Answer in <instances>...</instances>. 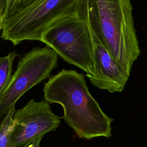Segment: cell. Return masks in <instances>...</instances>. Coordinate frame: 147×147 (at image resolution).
Returning a JSON list of instances; mask_svg holds the SVG:
<instances>
[{
	"instance_id": "cell-7",
	"label": "cell",
	"mask_w": 147,
	"mask_h": 147,
	"mask_svg": "<svg viewBox=\"0 0 147 147\" xmlns=\"http://www.w3.org/2000/svg\"><path fill=\"white\" fill-rule=\"evenodd\" d=\"M88 28L92 42L94 71V74L88 78L99 89L107 90L111 93L122 92L130 75L121 68L92 30Z\"/></svg>"
},
{
	"instance_id": "cell-11",
	"label": "cell",
	"mask_w": 147,
	"mask_h": 147,
	"mask_svg": "<svg viewBox=\"0 0 147 147\" xmlns=\"http://www.w3.org/2000/svg\"><path fill=\"white\" fill-rule=\"evenodd\" d=\"M42 137H38L29 142H28L19 147H40V141Z\"/></svg>"
},
{
	"instance_id": "cell-10",
	"label": "cell",
	"mask_w": 147,
	"mask_h": 147,
	"mask_svg": "<svg viewBox=\"0 0 147 147\" xmlns=\"http://www.w3.org/2000/svg\"><path fill=\"white\" fill-rule=\"evenodd\" d=\"M36 0H7L3 20L8 18L22 10Z\"/></svg>"
},
{
	"instance_id": "cell-4",
	"label": "cell",
	"mask_w": 147,
	"mask_h": 147,
	"mask_svg": "<svg viewBox=\"0 0 147 147\" xmlns=\"http://www.w3.org/2000/svg\"><path fill=\"white\" fill-rule=\"evenodd\" d=\"M40 41L64 61L85 71L87 78L94 74L89 28L76 15L65 17L53 23L42 33Z\"/></svg>"
},
{
	"instance_id": "cell-12",
	"label": "cell",
	"mask_w": 147,
	"mask_h": 147,
	"mask_svg": "<svg viewBox=\"0 0 147 147\" xmlns=\"http://www.w3.org/2000/svg\"><path fill=\"white\" fill-rule=\"evenodd\" d=\"M7 0H0V14H3L6 7Z\"/></svg>"
},
{
	"instance_id": "cell-6",
	"label": "cell",
	"mask_w": 147,
	"mask_h": 147,
	"mask_svg": "<svg viewBox=\"0 0 147 147\" xmlns=\"http://www.w3.org/2000/svg\"><path fill=\"white\" fill-rule=\"evenodd\" d=\"M60 118L52 112L46 100L30 99L24 107L15 110L13 114L12 146L19 147L55 130L60 124Z\"/></svg>"
},
{
	"instance_id": "cell-2",
	"label": "cell",
	"mask_w": 147,
	"mask_h": 147,
	"mask_svg": "<svg viewBox=\"0 0 147 147\" xmlns=\"http://www.w3.org/2000/svg\"><path fill=\"white\" fill-rule=\"evenodd\" d=\"M43 91L45 100L62 106V118L80 138L111 136L113 119L102 111L92 96L83 74L63 69L49 78Z\"/></svg>"
},
{
	"instance_id": "cell-1",
	"label": "cell",
	"mask_w": 147,
	"mask_h": 147,
	"mask_svg": "<svg viewBox=\"0 0 147 147\" xmlns=\"http://www.w3.org/2000/svg\"><path fill=\"white\" fill-rule=\"evenodd\" d=\"M76 15L87 24L115 61L130 75L141 53L131 0H79Z\"/></svg>"
},
{
	"instance_id": "cell-3",
	"label": "cell",
	"mask_w": 147,
	"mask_h": 147,
	"mask_svg": "<svg viewBox=\"0 0 147 147\" xmlns=\"http://www.w3.org/2000/svg\"><path fill=\"white\" fill-rule=\"evenodd\" d=\"M79 0H36L10 17L3 20L1 38L17 45L25 40H40L53 23L76 15Z\"/></svg>"
},
{
	"instance_id": "cell-13",
	"label": "cell",
	"mask_w": 147,
	"mask_h": 147,
	"mask_svg": "<svg viewBox=\"0 0 147 147\" xmlns=\"http://www.w3.org/2000/svg\"><path fill=\"white\" fill-rule=\"evenodd\" d=\"M2 21H3V14H0V31L2 29Z\"/></svg>"
},
{
	"instance_id": "cell-9",
	"label": "cell",
	"mask_w": 147,
	"mask_h": 147,
	"mask_svg": "<svg viewBox=\"0 0 147 147\" xmlns=\"http://www.w3.org/2000/svg\"><path fill=\"white\" fill-rule=\"evenodd\" d=\"M15 110V107L11 108L0 123V147H13L11 134L13 129V117Z\"/></svg>"
},
{
	"instance_id": "cell-8",
	"label": "cell",
	"mask_w": 147,
	"mask_h": 147,
	"mask_svg": "<svg viewBox=\"0 0 147 147\" xmlns=\"http://www.w3.org/2000/svg\"><path fill=\"white\" fill-rule=\"evenodd\" d=\"M19 55L16 51H13L5 56L0 57V99L9 83L13 61Z\"/></svg>"
},
{
	"instance_id": "cell-5",
	"label": "cell",
	"mask_w": 147,
	"mask_h": 147,
	"mask_svg": "<svg viewBox=\"0 0 147 147\" xmlns=\"http://www.w3.org/2000/svg\"><path fill=\"white\" fill-rule=\"evenodd\" d=\"M57 54L47 45L34 48L20 59L0 99V119L15 107L24 93L50 78L52 71L57 65Z\"/></svg>"
}]
</instances>
